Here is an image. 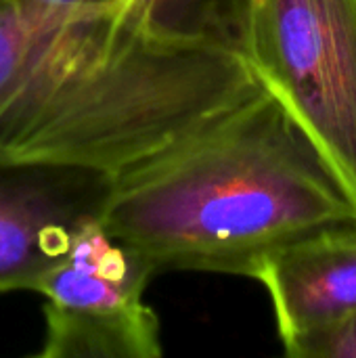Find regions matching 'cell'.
Instances as JSON below:
<instances>
[{"label": "cell", "instance_id": "cell-1", "mask_svg": "<svg viewBox=\"0 0 356 358\" xmlns=\"http://www.w3.org/2000/svg\"><path fill=\"white\" fill-rule=\"evenodd\" d=\"M103 229L155 273L254 277L277 250L355 229L356 201L323 151L262 86L111 176Z\"/></svg>", "mask_w": 356, "mask_h": 358}, {"label": "cell", "instance_id": "cell-2", "mask_svg": "<svg viewBox=\"0 0 356 358\" xmlns=\"http://www.w3.org/2000/svg\"><path fill=\"white\" fill-rule=\"evenodd\" d=\"M23 6L0 84V159L113 176L264 86L245 57L126 29L118 10Z\"/></svg>", "mask_w": 356, "mask_h": 358}, {"label": "cell", "instance_id": "cell-3", "mask_svg": "<svg viewBox=\"0 0 356 358\" xmlns=\"http://www.w3.org/2000/svg\"><path fill=\"white\" fill-rule=\"evenodd\" d=\"M245 61L356 201V0H252Z\"/></svg>", "mask_w": 356, "mask_h": 358}, {"label": "cell", "instance_id": "cell-4", "mask_svg": "<svg viewBox=\"0 0 356 358\" xmlns=\"http://www.w3.org/2000/svg\"><path fill=\"white\" fill-rule=\"evenodd\" d=\"M155 268L113 239L99 218L86 222L63 258L40 279L44 358H159V319L143 300Z\"/></svg>", "mask_w": 356, "mask_h": 358}, {"label": "cell", "instance_id": "cell-5", "mask_svg": "<svg viewBox=\"0 0 356 358\" xmlns=\"http://www.w3.org/2000/svg\"><path fill=\"white\" fill-rule=\"evenodd\" d=\"M111 176L0 159V294L36 292L80 229L101 216Z\"/></svg>", "mask_w": 356, "mask_h": 358}, {"label": "cell", "instance_id": "cell-6", "mask_svg": "<svg viewBox=\"0 0 356 358\" xmlns=\"http://www.w3.org/2000/svg\"><path fill=\"white\" fill-rule=\"evenodd\" d=\"M273 302L283 344L356 315V227L298 239L254 273Z\"/></svg>", "mask_w": 356, "mask_h": 358}, {"label": "cell", "instance_id": "cell-7", "mask_svg": "<svg viewBox=\"0 0 356 358\" xmlns=\"http://www.w3.org/2000/svg\"><path fill=\"white\" fill-rule=\"evenodd\" d=\"M252 0H126L118 21L145 36L245 57Z\"/></svg>", "mask_w": 356, "mask_h": 358}, {"label": "cell", "instance_id": "cell-8", "mask_svg": "<svg viewBox=\"0 0 356 358\" xmlns=\"http://www.w3.org/2000/svg\"><path fill=\"white\" fill-rule=\"evenodd\" d=\"M292 358H356V315L346 321L283 344Z\"/></svg>", "mask_w": 356, "mask_h": 358}, {"label": "cell", "instance_id": "cell-9", "mask_svg": "<svg viewBox=\"0 0 356 358\" xmlns=\"http://www.w3.org/2000/svg\"><path fill=\"white\" fill-rule=\"evenodd\" d=\"M38 8L59 13V15H86V13H105L120 10L126 0H27Z\"/></svg>", "mask_w": 356, "mask_h": 358}]
</instances>
